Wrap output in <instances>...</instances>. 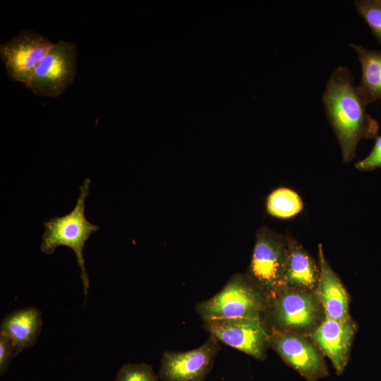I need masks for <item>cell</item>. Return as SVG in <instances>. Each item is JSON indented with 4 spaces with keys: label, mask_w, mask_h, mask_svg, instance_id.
I'll list each match as a JSON object with an SVG mask.
<instances>
[{
    "label": "cell",
    "mask_w": 381,
    "mask_h": 381,
    "mask_svg": "<svg viewBox=\"0 0 381 381\" xmlns=\"http://www.w3.org/2000/svg\"><path fill=\"white\" fill-rule=\"evenodd\" d=\"M0 327V334L12 340L18 355L36 343L42 327L41 312L35 307L13 311L4 318Z\"/></svg>",
    "instance_id": "14"
},
{
    "label": "cell",
    "mask_w": 381,
    "mask_h": 381,
    "mask_svg": "<svg viewBox=\"0 0 381 381\" xmlns=\"http://www.w3.org/2000/svg\"><path fill=\"white\" fill-rule=\"evenodd\" d=\"M220 341L214 336L199 347L186 351H164L159 377L162 381H204L212 370L221 350Z\"/></svg>",
    "instance_id": "10"
},
{
    "label": "cell",
    "mask_w": 381,
    "mask_h": 381,
    "mask_svg": "<svg viewBox=\"0 0 381 381\" xmlns=\"http://www.w3.org/2000/svg\"><path fill=\"white\" fill-rule=\"evenodd\" d=\"M356 329L351 317L344 320L325 317L309 334L313 342L330 360L338 375L344 373L347 365Z\"/></svg>",
    "instance_id": "11"
},
{
    "label": "cell",
    "mask_w": 381,
    "mask_h": 381,
    "mask_svg": "<svg viewBox=\"0 0 381 381\" xmlns=\"http://www.w3.org/2000/svg\"><path fill=\"white\" fill-rule=\"evenodd\" d=\"M17 356L16 347L12 340L0 334V374L2 375L7 370L12 358Z\"/></svg>",
    "instance_id": "20"
},
{
    "label": "cell",
    "mask_w": 381,
    "mask_h": 381,
    "mask_svg": "<svg viewBox=\"0 0 381 381\" xmlns=\"http://www.w3.org/2000/svg\"><path fill=\"white\" fill-rule=\"evenodd\" d=\"M114 381H159V377L152 365L133 363L122 365Z\"/></svg>",
    "instance_id": "18"
},
{
    "label": "cell",
    "mask_w": 381,
    "mask_h": 381,
    "mask_svg": "<svg viewBox=\"0 0 381 381\" xmlns=\"http://www.w3.org/2000/svg\"><path fill=\"white\" fill-rule=\"evenodd\" d=\"M267 212L279 219H289L300 213L303 207L299 195L288 188L274 190L267 200Z\"/></svg>",
    "instance_id": "16"
},
{
    "label": "cell",
    "mask_w": 381,
    "mask_h": 381,
    "mask_svg": "<svg viewBox=\"0 0 381 381\" xmlns=\"http://www.w3.org/2000/svg\"><path fill=\"white\" fill-rule=\"evenodd\" d=\"M322 100L337 135L343 160L350 162L361 140L377 137L379 124L368 113L346 67L339 66L332 72Z\"/></svg>",
    "instance_id": "1"
},
{
    "label": "cell",
    "mask_w": 381,
    "mask_h": 381,
    "mask_svg": "<svg viewBox=\"0 0 381 381\" xmlns=\"http://www.w3.org/2000/svg\"><path fill=\"white\" fill-rule=\"evenodd\" d=\"M286 258V238L267 226L259 228L247 275L267 298L282 286Z\"/></svg>",
    "instance_id": "5"
},
{
    "label": "cell",
    "mask_w": 381,
    "mask_h": 381,
    "mask_svg": "<svg viewBox=\"0 0 381 381\" xmlns=\"http://www.w3.org/2000/svg\"><path fill=\"white\" fill-rule=\"evenodd\" d=\"M320 308L315 292L281 287L267 298L262 316L266 315L272 332L310 333L320 323Z\"/></svg>",
    "instance_id": "4"
},
{
    "label": "cell",
    "mask_w": 381,
    "mask_h": 381,
    "mask_svg": "<svg viewBox=\"0 0 381 381\" xmlns=\"http://www.w3.org/2000/svg\"><path fill=\"white\" fill-rule=\"evenodd\" d=\"M320 276L315 293L325 317L344 320L350 317L349 296L341 280L324 255L322 244L318 246Z\"/></svg>",
    "instance_id": "12"
},
{
    "label": "cell",
    "mask_w": 381,
    "mask_h": 381,
    "mask_svg": "<svg viewBox=\"0 0 381 381\" xmlns=\"http://www.w3.org/2000/svg\"><path fill=\"white\" fill-rule=\"evenodd\" d=\"M269 345L306 381H318L329 375L323 353L302 334L271 332Z\"/></svg>",
    "instance_id": "9"
},
{
    "label": "cell",
    "mask_w": 381,
    "mask_h": 381,
    "mask_svg": "<svg viewBox=\"0 0 381 381\" xmlns=\"http://www.w3.org/2000/svg\"><path fill=\"white\" fill-rule=\"evenodd\" d=\"M353 4L372 34L381 42V0H356Z\"/></svg>",
    "instance_id": "17"
},
{
    "label": "cell",
    "mask_w": 381,
    "mask_h": 381,
    "mask_svg": "<svg viewBox=\"0 0 381 381\" xmlns=\"http://www.w3.org/2000/svg\"><path fill=\"white\" fill-rule=\"evenodd\" d=\"M53 43L44 35L23 30L0 44V57L7 76L29 88L36 68L47 55Z\"/></svg>",
    "instance_id": "7"
},
{
    "label": "cell",
    "mask_w": 381,
    "mask_h": 381,
    "mask_svg": "<svg viewBox=\"0 0 381 381\" xmlns=\"http://www.w3.org/2000/svg\"><path fill=\"white\" fill-rule=\"evenodd\" d=\"M356 167L362 171H371L381 167V135L375 137L372 151L366 157L358 162Z\"/></svg>",
    "instance_id": "19"
},
{
    "label": "cell",
    "mask_w": 381,
    "mask_h": 381,
    "mask_svg": "<svg viewBox=\"0 0 381 381\" xmlns=\"http://www.w3.org/2000/svg\"><path fill=\"white\" fill-rule=\"evenodd\" d=\"M90 180L85 179L80 186V195L76 204L68 214L55 217L44 222V232L42 237L40 250L47 255L52 254L60 246L71 248L76 256L80 269L84 294L87 295L89 278L85 267L83 250L92 233L99 227L87 221L85 216V200L89 194Z\"/></svg>",
    "instance_id": "2"
},
{
    "label": "cell",
    "mask_w": 381,
    "mask_h": 381,
    "mask_svg": "<svg viewBox=\"0 0 381 381\" xmlns=\"http://www.w3.org/2000/svg\"><path fill=\"white\" fill-rule=\"evenodd\" d=\"M203 323L220 342L258 360L265 359L270 333L262 318L217 319Z\"/></svg>",
    "instance_id": "8"
},
{
    "label": "cell",
    "mask_w": 381,
    "mask_h": 381,
    "mask_svg": "<svg viewBox=\"0 0 381 381\" xmlns=\"http://www.w3.org/2000/svg\"><path fill=\"white\" fill-rule=\"evenodd\" d=\"M267 304L265 294L247 274H234L214 296L195 305L202 321L217 319L262 318Z\"/></svg>",
    "instance_id": "3"
},
{
    "label": "cell",
    "mask_w": 381,
    "mask_h": 381,
    "mask_svg": "<svg viewBox=\"0 0 381 381\" xmlns=\"http://www.w3.org/2000/svg\"><path fill=\"white\" fill-rule=\"evenodd\" d=\"M287 239V258L282 286L315 292L320 269L303 246L291 237Z\"/></svg>",
    "instance_id": "13"
},
{
    "label": "cell",
    "mask_w": 381,
    "mask_h": 381,
    "mask_svg": "<svg viewBox=\"0 0 381 381\" xmlns=\"http://www.w3.org/2000/svg\"><path fill=\"white\" fill-rule=\"evenodd\" d=\"M358 56L361 67V80L357 85L365 106L381 99V50L350 44Z\"/></svg>",
    "instance_id": "15"
},
{
    "label": "cell",
    "mask_w": 381,
    "mask_h": 381,
    "mask_svg": "<svg viewBox=\"0 0 381 381\" xmlns=\"http://www.w3.org/2000/svg\"><path fill=\"white\" fill-rule=\"evenodd\" d=\"M77 68L76 45L60 40L36 68L29 88L37 96L56 98L71 85Z\"/></svg>",
    "instance_id": "6"
}]
</instances>
